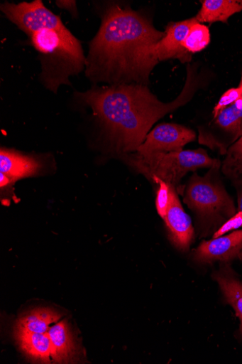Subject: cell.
<instances>
[{
    "mask_svg": "<svg viewBox=\"0 0 242 364\" xmlns=\"http://www.w3.org/2000/svg\"><path fill=\"white\" fill-rule=\"evenodd\" d=\"M194 78L189 66L182 93L169 104L160 102L145 85L136 83L93 85L77 92L76 97L92 109L115 151L126 154L137 151L155 122L190 100L197 84Z\"/></svg>",
    "mask_w": 242,
    "mask_h": 364,
    "instance_id": "cell-1",
    "label": "cell"
},
{
    "mask_svg": "<svg viewBox=\"0 0 242 364\" xmlns=\"http://www.w3.org/2000/svg\"><path fill=\"white\" fill-rule=\"evenodd\" d=\"M165 36L142 14L113 4L101 16V23L89 43L86 76L94 84L110 85L149 82L143 72V50Z\"/></svg>",
    "mask_w": 242,
    "mask_h": 364,
    "instance_id": "cell-2",
    "label": "cell"
},
{
    "mask_svg": "<svg viewBox=\"0 0 242 364\" xmlns=\"http://www.w3.org/2000/svg\"><path fill=\"white\" fill-rule=\"evenodd\" d=\"M39 53L40 80L44 87L57 93L61 85L72 86L70 78L86 68V57L81 42L67 28L43 29L30 38Z\"/></svg>",
    "mask_w": 242,
    "mask_h": 364,
    "instance_id": "cell-3",
    "label": "cell"
},
{
    "mask_svg": "<svg viewBox=\"0 0 242 364\" xmlns=\"http://www.w3.org/2000/svg\"><path fill=\"white\" fill-rule=\"evenodd\" d=\"M137 172L155 181L160 179L176 188L189 172L199 168L219 169L221 162L202 149L179 152H155L125 156Z\"/></svg>",
    "mask_w": 242,
    "mask_h": 364,
    "instance_id": "cell-4",
    "label": "cell"
},
{
    "mask_svg": "<svg viewBox=\"0 0 242 364\" xmlns=\"http://www.w3.org/2000/svg\"><path fill=\"white\" fill-rule=\"evenodd\" d=\"M185 202L199 218L207 230H218L236 213L231 197L219 183L194 174Z\"/></svg>",
    "mask_w": 242,
    "mask_h": 364,
    "instance_id": "cell-5",
    "label": "cell"
},
{
    "mask_svg": "<svg viewBox=\"0 0 242 364\" xmlns=\"http://www.w3.org/2000/svg\"><path fill=\"white\" fill-rule=\"evenodd\" d=\"M197 22L194 17L169 23L164 31L165 36L158 43L144 49L143 65L148 77L159 61L179 59L185 63L191 60V53L183 47V43L190 28Z\"/></svg>",
    "mask_w": 242,
    "mask_h": 364,
    "instance_id": "cell-6",
    "label": "cell"
},
{
    "mask_svg": "<svg viewBox=\"0 0 242 364\" xmlns=\"http://www.w3.org/2000/svg\"><path fill=\"white\" fill-rule=\"evenodd\" d=\"M0 10L6 17L31 38L43 29H64L60 18L48 9L42 0L18 4L6 2Z\"/></svg>",
    "mask_w": 242,
    "mask_h": 364,
    "instance_id": "cell-7",
    "label": "cell"
},
{
    "mask_svg": "<svg viewBox=\"0 0 242 364\" xmlns=\"http://www.w3.org/2000/svg\"><path fill=\"white\" fill-rule=\"evenodd\" d=\"M195 132L184 126L164 123L158 125L148 135L137 153L179 152L183 147L194 141Z\"/></svg>",
    "mask_w": 242,
    "mask_h": 364,
    "instance_id": "cell-8",
    "label": "cell"
},
{
    "mask_svg": "<svg viewBox=\"0 0 242 364\" xmlns=\"http://www.w3.org/2000/svg\"><path fill=\"white\" fill-rule=\"evenodd\" d=\"M163 220L170 242L182 251L188 250L194 237V228L190 217L184 210L175 188L172 186H170V203Z\"/></svg>",
    "mask_w": 242,
    "mask_h": 364,
    "instance_id": "cell-9",
    "label": "cell"
},
{
    "mask_svg": "<svg viewBox=\"0 0 242 364\" xmlns=\"http://www.w3.org/2000/svg\"><path fill=\"white\" fill-rule=\"evenodd\" d=\"M242 250V230L210 241H204L193 252L194 259L202 264L230 262L238 259Z\"/></svg>",
    "mask_w": 242,
    "mask_h": 364,
    "instance_id": "cell-10",
    "label": "cell"
},
{
    "mask_svg": "<svg viewBox=\"0 0 242 364\" xmlns=\"http://www.w3.org/2000/svg\"><path fill=\"white\" fill-rule=\"evenodd\" d=\"M43 166L41 160L36 156L4 148L0 152V171L9 177L12 183L38 175Z\"/></svg>",
    "mask_w": 242,
    "mask_h": 364,
    "instance_id": "cell-11",
    "label": "cell"
},
{
    "mask_svg": "<svg viewBox=\"0 0 242 364\" xmlns=\"http://www.w3.org/2000/svg\"><path fill=\"white\" fill-rule=\"evenodd\" d=\"M212 278L222 292L225 304L231 306L239 318V334L242 339V281L231 268L230 262H221L219 270L214 272Z\"/></svg>",
    "mask_w": 242,
    "mask_h": 364,
    "instance_id": "cell-12",
    "label": "cell"
},
{
    "mask_svg": "<svg viewBox=\"0 0 242 364\" xmlns=\"http://www.w3.org/2000/svg\"><path fill=\"white\" fill-rule=\"evenodd\" d=\"M48 335L51 341V358L55 363H67L74 358L76 348L73 335L65 321L50 327Z\"/></svg>",
    "mask_w": 242,
    "mask_h": 364,
    "instance_id": "cell-13",
    "label": "cell"
},
{
    "mask_svg": "<svg viewBox=\"0 0 242 364\" xmlns=\"http://www.w3.org/2000/svg\"><path fill=\"white\" fill-rule=\"evenodd\" d=\"M14 337L21 351L32 360L48 363L51 357V341L48 333H31L14 330Z\"/></svg>",
    "mask_w": 242,
    "mask_h": 364,
    "instance_id": "cell-14",
    "label": "cell"
},
{
    "mask_svg": "<svg viewBox=\"0 0 242 364\" xmlns=\"http://www.w3.org/2000/svg\"><path fill=\"white\" fill-rule=\"evenodd\" d=\"M242 11V0H204L195 17L202 23H227L229 18Z\"/></svg>",
    "mask_w": 242,
    "mask_h": 364,
    "instance_id": "cell-15",
    "label": "cell"
},
{
    "mask_svg": "<svg viewBox=\"0 0 242 364\" xmlns=\"http://www.w3.org/2000/svg\"><path fill=\"white\" fill-rule=\"evenodd\" d=\"M60 317L57 311L49 308L34 309L17 321L14 330L31 333H48L50 326Z\"/></svg>",
    "mask_w": 242,
    "mask_h": 364,
    "instance_id": "cell-16",
    "label": "cell"
},
{
    "mask_svg": "<svg viewBox=\"0 0 242 364\" xmlns=\"http://www.w3.org/2000/svg\"><path fill=\"white\" fill-rule=\"evenodd\" d=\"M214 119V126L233 136V142L242 136V98L224 109Z\"/></svg>",
    "mask_w": 242,
    "mask_h": 364,
    "instance_id": "cell-17",
    "label": "cell"
},
{
    "mask_svg": "<svg viewBox=\"0 0 242 364\" xmlns=\"http://www.w3.org/2000/svg\"><path fill=\"white\" fill-rule=\"evenodd\" d=\"M211 43L209 28L199 22L194 23L189 29L183 43V47L191 54L199 53Z\"/></svg>",
    "mask_w": 242,
    "mask_h": 364,
    "instance_id": "cell-18",
    "label": "cell"
},
{
    "mask_svg": "<svg viewBox=\"0 0 242 364\" xmlns=\"http://www.w3.org/2000/svg\"><path fill=\"white\" fill-rule=\"evenodd\" d=\"M223 163V173L229 178H237L242 176V138L227 149Z\"/></svg>",
    "mask_w": 242,
    "mask_h": 364,
    "instance_id": "cell-19",
    "label": "cell"
},
{
    "mask_svg": "<svg viewBox=\"0 0 242 364\" xmlns=\"http://www.w3.org/2000/svg\"><path fill=\"white\" fill-rule=\"evenodd\" d=\"M154 182L159 185L156 197V208L159 215L164 219L170 203V186L160 179H156Z\"/></svg>",
    "mask_w": 242,
    "mask_h": 364,
    "instance_id": "cell-20",
    "label": "cell"
},
{
    "mask_svg": "<svg viewBox=\"0 0 242 364\" xmlns=\"http://www.w3.org/2000/svg\"><path fill=\"white\" fill-rule=\"evenodd\" d=\"M240 98H241V95L238 87L231 88L225 92L213 111L214 119L216 118L224 109L236 103Z\"/></svg>",
    "mask_w": 242,
    "mask_h": 364,
    "instance_id": "cell-21",
    "label": "cell"
},
{
    "mask_svg": "<svg viewBox=\"0 0 242 364\" xmlns=\"http://www.w3.org/2000/svg\"><path fill=\"white\" fill-rule=\"evenodd\" d=\"M242 227V212H237L233 217L229 219L222 226L216 231L214 239L224 236L233 230Z\"/></svg>",
    "mask_w": 242,
    "mask_h": 364,
    "instance_id": "cell-22",
    "label": "cell"
},
{
    "mask_svg": "<svg viewBox=\"0 0 242 364\" xmlns=\"http://www.w3.org/2000/svg\"><path fill=\"white\" fill-rule=\"evenodd\" d=\"M56 5L62 9L69 11L74 18H77L78 16L76 1H65V0H63V1H57Z\"/></svg>",
    "mask_w": 242,
    "mask_h": 364,
    "instance_id": "cell-23",
    "label": "cell"
},
{
    "mask_svg": "<svg viewBox=\"0 0 242 364\" xmlns=\"http://www.w3.org/2000/svg\"><path fill=\"white\" fill-rule=\"evenodd\" d=\"M0 176H1V180H0V185H1V188H4V187H6L7 186L12 183L9 177H7L4 173H0Z\"/></svg>",
    "mask_w": 242,
    "mask_h": 364,
    "instance_id": "cell-24",
    "label": "cell"
},
{
    "mask_svg": "<svg viewBox=\"0 0 242 364\" xmlns=\"http://www.w3.org/2000/svg\"><path fill=\"white\" fill-rule=\"evenodd\" d=\"M238 212H242V187L238 191Z\"/></svg>",
    "mask_w": 242,
    "mask_h": 364,
    "instance_id": "cell-25",
    "label": "cell"
},
{
    "mask_svg": "<svg viewBox=\"0 0 242 364\" xmlns=\"http://www.w3.org/2000/svg\"><path fill=\"white\" fill-rule=\"evenodd\" d=\"M238 89L241 91V98H242V76H241V81L239 82V85H238Z\"/></svg>",
    "mask_w": 242,
    "mask_h": 364,
    "instance_id": "cell-26",
    "label": "cell"
},
{
    "mask_svg": "<svg viewBox=\"0 0 242 364\" xmlns=\"http://www.w3.org/2000/svg\"><path fill=\"white\" fill-rule=\"evenodd\" d=\"M238 259L242 261V250H241V251L240 252L239 258Z\"/></svg>",
    "mask_w": 242,
    "mask_h": 364,
    "instance_id": "cell-27",
    "label": "cell"
},
{
    "mask_svg": "<svg viewBox=\"0 0 242 364\" xmlns=\"http://www.w3.org/2000/svg\"><path fill=\"white\" fill-rule=\"evenodd\" d=\"M241 138H242V136Z\"/></svg>",
    "mask_w": 242,
    "mask_h": 364,
    "instance_id": "cell-28",
    "label": "cell"
}]
</instances>
